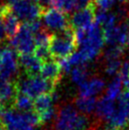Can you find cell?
Wrapping results in <instances>:
<instances>
[{
    "instance_id": "5b68a950",
    "label": "cell",
    "mask_w": 129,
    "mask_h": 130,
    "mask_svg": "<svg viewBox=\"0 0 129 130\" xmlns=\"http://www.w3.org/2000/svg\"><path fill=\"white\" fill-rule=\"evenodd\" d=\"M10 45L11 48L19 55L33 53L35 50L34 34L24 23L17 34L10 39Z\"/></svg>"
},
{
    "instance_id": "4dcf8cb0",
    "label": "cell",
    "mask_w": 129,
    "mask_h": 130,
    "mask_svg": "<svg viewBox=\"0 0 129 130\" xmlns=\"http://www.w3.org/2000/svg\"><path fill=\"white\" fill-rule=\"evenodd\" d=\"M5 7H6V5H0V18L2 17V14H3V12H4Z\"/></svg>"
},
{
    "instance_id": "ffe728a7",
    "label": "cell",
    "mask_w": 129,
    "mask_h": 130,
    "mask_svg": "<svg viewBox=\"0 0 129 130\" xmlns=\"http://www.w3.org/2000/svg\"><path fill=\"white\" fill-rule=\"evenodd\" d=\"M70 77H71L72 82L80 87L82 84L86 82V79L88 77L87 65L79 66V67L74 68L70 72Z\"/></svg>"
},
{
    "instance_id": "277c9868",
    "label": "cell",
    "mask_w": 129,
    "mask_h": 130,
    "mask_svg": "<svg viewBox=\"0 0 129 130\" xmlns=\"http://www.w3.org/2000/svg\"><path fill=\"white\" fill-rule=\"evenodd\" d=\"M86 34L81 46V52L85 56L86 61L89 62L94 60L100 54L104 47V39L103 29L101 26L94 22L89 28L86 29Z\"/></svg>"
},
{
    "instance_id": "cb8c5ba5",
    "label": "cell",
    "mask_w": 129,
    "mask_h": 130,
    "mask_svg": "<svg viewBox=\"0 0 129 130\" xmlns=\"http://www.w3.org/2000/svg\"><path fill=\"white\" fill-rule=\"evenodd\" d=\"M122 63L121 61V59L119 60H111V61H107L106 62V65H105V73L107 75L113 76L115 74L119 73L120 69L122 68Z\"/></svg>"
},
{
    "instance_id": "7402d4cb",
    "label": "cell",
    "mask_w": 129,
    "mask_h": 130,
    "mask_svg": "<svg viewBox=\"0 0 129 130\" xmlns=\"http://www.w3.org/2000/svg\"><path fill=\"white\" fill-rule=\"evenodd\" d=\"M51 37H52V34L49 33L45 29H42L41 31L37 32L34 35L35 47H49Z\"/></svg>"
},
{
    "instance_id": "44dd1931",
    "label": "cell",
    "mask_w": 129,
    "mask_h": 130,
    "mask_svg": "<svg viewBox=\"0 0 129 130\" xmlns=\"http://www.w3.org/2000/svg\"><path fill=\"white\" fill-rule=\"evenodd\" d=\"M122 83H123V81H122L119 76H117L111 83H110V85L108 86L107 89H106L105 96H106L108 99L112 100V101L118 100V98L120 97V95L122 94L121 89H122Z\"/></svg>"
},
{
    "instance_id": "8992f818",
    "label": "cell",
    "mask_w": 129,
    "mask_h": 130,
    "mask_svg": "<svg viewBox=\"0 0 129 130\" xmlns=\"http://www.w3.org/2000/svg\"><path fill=\"white\" fill-rule=\"evenodd\" d=\"M13 13L24 23L38 20L42 16L45 8L35 3L33 0H20L11 5Z\"/></svg>"
},
{
    "instance_id": "52a82bcc",
    "label": "cell",
    "mask_w": 129,
    "mask_h": 130,
    "mask_svg": "<svg viewBox=\"0 0 129 130\" xmlns=\"http://www.w3.org/2000/svg\"><path fill=\"white\" fill-rule=\"evenodd\" d=\"M42 17L44 25L51 31L62 32L64 29H68V27H70L68 14L55 8H46L44 10Z\"/></svg>"
},
{
    "instance_id": "836d02e7",
    "label": "cell",
    "mask_w": 129,
    "mask_h": 130,
    "mask_svg": "<svg viewBox=\"0 0 129 130\" xmlns=\"http://www.w3.org/2000/svg\"><path fill=\"white\" fill-rule=\"evenodd\" d=\"M87 130H97V129H96V127H89Z\"/></svg>"
},
{
    "instance_id": "9c48e42d",
    "label": "cell",
    "mask_w": 129,
    "mask_h": 130,
    "mask_svg": "<svg viewBox=\"0 0 129 130\" xmlns=\"http://www.w3.org/2000/svg\"><path fill=\"white\" fill-rule=\"evenodd\" d=\"M96 5L94 1L89 3L86 8L76 11L69 18V24L74 29H87L94 23Z\"/></svg>"
},
{
    "instance_id": "603a6c76",
    "label": "cell",
    "mask_w": 129,
    "mask_h": 130,
    "mask_svg": "<svg viewBox=\"0 0 129 130\" xmlns=\"http://www.w3.org/2000/svg\"><path fill=\"white\" fill-rule=\"evenodd\" d=\"M124 52V47L119 46H110L104 52V59L107 61L121 59Z\"/></svg>"
},
{
    "instance_id": "d4e9b609",
    "label": "cell",
    "mask_w": 129,
    "mask_h": 130,
    "mask_svg": "<svg viewBox=\"0 0 129 130\" xmlns=\"http://www.w3.org/2000/svg\"><path fill=\"white\" fill-rule=\"evenodd\" d=\"M54 115H55V109H54L53 107H51V108L47 109L46 111H44V112H42V113L38 114L41 124L50 122V120L54 117Z\"/></svg>"
},
{
    "instance_id": "4fadbf2b",
    "label": "cell",
    "mask_w": 129,
    "mask_h": 130,
    "mask_svg": "<svg viewBox=\"0 0 129 130\" xmlns=\"http://www.w3.org/2000/svg\"><path fill=\"white\" fill-rule=\"evenodd\" d=\"M18 63L23 69L26 71L27 75H37L40 73L43 62L36 57L33 53L24 54L18 56Z\"/></svg>"
},
{
    "instance_id": "f546056e",
    "label": "cell",
    "mask_w": 129,
    "mask_h": 130,
    "mask_svg": "<svg viewBox=\"0 0 129 130\" xmlns=\"http://www.w3.org/2000/svg\"><path fill=\"white\" fill-rule=\"evenodd\" d=\"M123 85H124V87H125L126 91H128L129 92V79L125 80V81L123 82Z\"/></svg>"
},
{
    "instance_id": "74e56055",
    "label": "cell",
    "mask_w": 129,
    "mask_h": 130,
    "mask_svg": "<svg viewBox=\"0 0 129 130\" xmlns=\"http://www.w3.org/2000/svg\"><path fill=\"white\" fill-rule=\"evenodd\" d=\"M128 128H129V127H128Z\"/></svg>"
},
{
    "instance_id": "8fae6325",
    "label": "cell",
    "mask_w": 129,
    "mask_h": 130,
    "mask_svg": "<svg viewBox=\"0 0 129 130\" xmlns=\"http://www.w3.org/2000/svg\"><path fill=\"white\" fill-rule=\"evenodd\" d=\"M2 22H3L5 31L9 39H11L16 35L21 28L19 19L16 15L13 13L10 5H6L4 12L2 14Z\"/></svg>"
},
{
    "instance_id": "6da1fadb",
    "label": "cell",
    "mask_w": 129,
    "mask_h": 130,
    "mask_svg": "<svg viewBox=\"0 0 129 130\" xmlns=\"http://www.w3.org/2000/svg\"><path fill=\"white\" fill-rule=\"evenodd\" d=\"M77 42H76L75 29L71 26L59 34H52L50 40L49 51L51 58L56 61L63 58H68L74 53Z\"/></svg>"
},
{
    "instance_id": "83f0119b",
    "label": "cell",
    "mask_w": 129,
    "mask_h": 130,
    "mask_svg": "<svg viewBox=\"0 0 129 130\" xmlns=\"http://www.w3.org/2000/svg\"><path fill=\"white\" fill-rule=\"evenodd\" d=\"M6 37H7V34H6V31H5L3 22H2V19L0 18V42H2L3 40H5Z\"/></svg>"
},
{
    "instance_id": "3957f363",
    "label": "cell",
    "mask_w": 129,
    "mask_h": 130,
    "mask_svg": "<svg viewBox=\"0 0 129 130\" xmlns=\"http://www.w3.org/2000/svg\"><path fill=\"white\" fill-rule=\"evenodd\" d=\"M16 86L19 93L27 95L31 99H36L43 94L53 93L56 87L52 82L38 75H28L16 83Z\"/></svg>"
},
{
    "instance_id": "9a60e30c",
    "label": "cell",
    "mask_w": 129,
    "mask_h": 130,
    "mask_svg": "<svg viewBox=\"0 0 129 130\" xmlns=\"http://www.w3.org/2000/svg\"><path fill=\"white\" fill-rule=\"evenodd\" d=\"M116 108L117 105L115 104V101H112L106 96H104L98 100L95 112L99 119L104 120L107 122L115 113Z\"/></svg>"
},
{
    "instance_id": "e575fe53",
    "label": "cell",
    "mask_w": 129,
    "mask_h": 130,
    "mask_svg": "<svg viewBox=\"0 0 129 130\" xmlns=\"http://www.w3.org/2000/svg\"><path fill=\"white\" fill-rule=\"evenodd\" d=\"M127 48H128V51H129V40H128V43H127Z\"/></svg>"
},
{
    "instance_id": "f1b7e54d",
    "label": "cell",
    "mask_w": 129,
    "mask_h": 130,
    "mask_svg": "<svg viewBox=\"0 0 129 130\" xmlns=\"http://www.w3.org/2000/svg\"><path fill=\"white\" fill-rule=\"evenodd\" d=\"M33 1L43 8H45V5H49V0H33Z\"/></svg>"
},
{
    "instance_id": "5bb4252c",
    "label": "cell",
    "mask_w": 129,
    "mask_h": 130,
    "mask_svg": "<svg viewBox=\"0 0 129 130\" xmlns=\"http://www.w3.org/2000/svg\"><path fill=\"white\" fill-rule=\"evenodd\" d=\"M40 74L43 78L52 82L56 86L61 80L62 69L57 61L50 59L49 61L43 63Z\"/></svg>"
},
{
    "instance_id": "ac0fdd59",
    "label": "cell",
    "mask_w": 129,
    "mask_h": 130,
    "mask_svg": "<svg viewBox=\"0 0 129 130\" xmlns=\"http://www.w3.org/2000/svg\"><path fill=\"white\" fill-rule=\"evenodd\" d=\"M33 102L34 101L29 96L18 92L12 105L15 108V110L25 113V112L33 111Z\"/></svg>"
},
{
    "instance_id": "1f68e13d",
    "label": "cell",
    "mask_w": 129,
    "mask_h": 130,
    "mask_svg": "<svg viewBox=\"0 0 129 130\" xmlns=\"http://www.w3.org/2000/svg\"><path fill=\"white\" fill-rule=\"evenodd\" d=\"M8 3H9V5L11 6V5H13L14 3H16V2H18V1H20V0H6Z\"/></svg>"
},
{
    "instance_id": "ba28073f",
    "label": "cell",
    "mask_w": 129,
    "mask_h": 130,
    "mask_svg": "<svg viewBox=\"0 0 129 130\" xmlns=\"http://www.w3.org/2000/svg\"><path fill=\"white\" fill-rule=\"evenodd\" d=\"M18 59L15 52L11 47L1 48L0 57V76L7 80H11L18 69Z\"/></svg>"
},
{
    "instance_id": "30bf717a",
    "label": "cell",
    "mask_w": 129,
    "mask_h": 130,
    "mask_svg": "<svg viewBox=\"0 0 129 130\" xmlns=\"http://www.w3.org/2000/svg\"><path fill=\"white\" fill-rule=\"evenodd\" d=\"M103 32L104 43H106L109 46H119L124 47L128 43V32L124 23L116 26L112 29H104L103 30Z\"/></svg>"
},
{
    "instance_id": "d6a6232c",
    "label": "cell",
    "mask_w": 129,
    "mask_h": 130,
    "mask_svg": "<svg viewBox=\"0 0 129 130\" xmlns=\"http://www.w3.org/2000/svg\"><path fill=\"white\" fill-rule=\"evenodd\" d=\"M126 28H127V32H128V38H129V18L127 19V23L125 24Z\"/></svg>"
},
{
    "instance_id": "7c38bea8",
    "label": "cell",
    "mask_w": 129,
    "mask_h": 130,
    "mask_svg": "<svg viewBox=\"0 0 129 130\" xmlns=\"http://www.w3.org/2000/svg\"><path fill=\"white\" fill-rule=\"evenodd\" d=\"M18 93L16 83L7 80L0 76V103L1 105H13L15 97Z\"/></svg>"
},
{
    "instance_id": "e0dca14e",
    "label": "cell",
    "mask_w": 129,
    "mask_h": 130,
    "mask_svg": "<svg viewBox=\"0 0 129 130\" xmlns=\"http://www.w3.org/2000/svg\"><path fill=\"white\" fill-rule=\"evenodd\" d=\"M53 102L54 99L52 93L40 95L39 97L34 99V102H33V111H35L37 114H40L42 112L46 111V110L52 107Z\"/></svg>"
},
{
    "instance_id": "2e32d148",
    "label": "cell",
    "mask_w": 129,
    "mask_h": 130,
    "mask_svg": "<svg viewBox=\"0 0 129 130\" xmlns=\"http://www.w3.org/2000/svg\"><path fill=\"white\" fill-rule=\"evenodd\" d=\"M105 87V83L101 78H92L79 87L80 97H94Z\"/></svg>"
},
{
    "instance_id": "7a4b0ae2",
    "label": "cell",
    "mask_w": 129,
    "mask_h": 130,
    "mask_svg": "<svg viewBox=\"0 0 129 130\" xmlns=\"http://www.w3.org/2000/svg\"><path fill=\"white\" fill-rule=\"evenodd\" d=\"M89 119L71 105H64L55 121V130H87Z\"/></svg>"
},
{
    "instance_id": "d6986e66",
    "label": "cell",
    "mask_w": 129,
    "mask_h": 130,
    "mask_svg": "<svg viewBox=\"0 0 129 130\" xmlns=\"http://www.w3.org/2000/svg\"><path fill=\"white\" fill-rule=\"evenodd\" d=\"M97 100L95 97H80L75 101V106L84 114H90L96 109Z\"/></svg>"
},
{
    "instance_id": "4316f807",
    "label": "cell",
    "mask_w": 129,
    "mask_h": 130,
    "mask_svg": "<svg viewBox=\"0 0 129 130\" xmlns=\"http://www.w3.org/2000/svg\"><path fill=\"white\" fill-rule=\"evenodd\" d=\"M118 76L124 82L125 80L129 79V62L126 61L122 63V68L118 73Z\"/></svg>"
},
{
    "instance_id": "484cf974",
    "label": "cell",
    "mask_w": 129,
    "mask_h": 130,
    "mask_svg": "<svg viewBox=\"0 0 129 130\" xmlns=\"http://www.w3.org/2000/svg\"><path fill=\"white\" fill-rule=\"evenodd\" d=\"M116 2V0H94V4L97 8L104 11H108Z\"/></svg>"
},
{
    "instance_id": "8d00e7d4",
    "label": "cell",
    "mask_w": 129,
    "mask_h": 130,
    "mask_svg": "<svg viewBox=\"0 0 129 130\" xmlns=\"http://www.w3.org/2000/svg\"><path fill=\"white\" fill-rule=\"evenodd\" d=\"M0 105H1V103H0Z\"/></svg>"
},
{
    "instance_id": "d590c367",
    "label": "cell",
    "mask_w": 129,
    "mask_h": 130,
    "mask_svg": "<svg viewBox=\"0 0 129 130\" xmlns=\"http://www.w3.org/2000/svg\"><path fill=\"white\" fill-rule=\"evenodd\" d=\"M0 57H1V48H0Z\"/></svg>"
}]
</instances>
